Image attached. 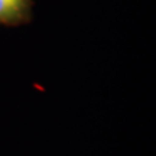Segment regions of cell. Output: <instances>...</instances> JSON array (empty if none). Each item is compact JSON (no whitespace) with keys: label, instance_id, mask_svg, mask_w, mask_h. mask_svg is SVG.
Instances as JSON below:
<instances>
[{"label":"cell","instance_id":"cell-1","mask_svg":"<svg viewBox=\"0 0 156 156\" xmlns=\"http://www.w3.org/2000/svg\"><path fill=\"white\" fill-rule=\"evenodd\" d=\"M34 0H0V26L16 28L34 20Z\"/></svg>","mask_w":156,"mask_h":156}]
</instances>
